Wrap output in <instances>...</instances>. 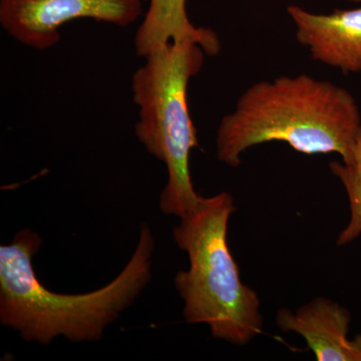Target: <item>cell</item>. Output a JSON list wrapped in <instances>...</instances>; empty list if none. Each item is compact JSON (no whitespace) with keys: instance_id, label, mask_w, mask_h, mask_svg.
<instances>
[{"instance_id":"6da1fadb","label":"cell","mask_w":361,"mask_h":361,"mask_svg":"<svg viewBox=\"0 0 361 361\" xmlns=\"http://www.w3.org/2000/svg\"><path fill=\"white\" fill-rule=\"evenodd\" d=\"M42 240L32 229L16 233L0 247V322L28 342L51 343L58 336L94 342L128 310L149 284L155 240L142 226L129 263L108 285L85 294L49 290L32 266Z\"/></svg>"},{"instance_id":"7a4b0ae2","label":"cell","mask_w":361,"mask_h":361,"mask_svg":"<svg viewBox=\"0 0 361 361\" xmlns=\"http://www.w3.org/2000/svg\"><path fill=\"white\" fill-rule=\"evenodd\" d=\"M361 130L360 106L344 87L307 75L262 80L248 87L217 132L218 159L241 165L247 149L286 142L304 155H350Z\"/></svg>"},{"instance_id":"3957f363","label":"cell","mask_w":361,"mask_h":361,"mask_svg":"<svg viewBox=\"0 0 361 361\" xmlns=\"http://www.w3.org/2000/svg\"><path fill=\"white\" fill-rule=\"evenodd\" d=\"M236 211L229 193L203 197L180 218L173 238L189 257V268L178 272L175 286L184 300L190 324H206L214 338L246 345L262 334L260 299L242 282L239 266L228 245L230 217Z\"/></svg>"},{"instance_id":"277c9868","label":"cell","mask_w":361,"mask_h":361,"mask_svg":"<svg viewBox=\"0 0 361 361\" xmlns=\"http://www.w3.org/2000/svg\"><path fill=\"white\" fill-rule=\"evenodd\" d=\"M205 54L192 42L159 44L145 56L144 65L132 78L133 99L139 108L135 135L167 167L161 212L180 219L203 198L195 190L190 173V155L199 141L187 94L190 80L203 68Z\"/></svg>"},{"instance_id":"5b68a950","label":"cell","mask_w":361,"mask_h":361,"mask_svg":"<svg viewBox=\"0 0 361 361\" xmlns=\"http://www.w3.org/2000/svg\"><path fill=\"white\" fill-rule=\"evenodd\" d=\"M142 0H0L2 28L20 44L47 51L59 39V28L89 18L127 27L139 20Z\"/></svg>"},{"instance_id":"8992f818","label":"cell","mask_w":361,"mask_h":361,"mask_svg":"<svg viewBox=\"0 0 361 361\" xmlns=\"http://www.w3.org/2000/svg\"><path fill=\"white\" fill-rule=\"evenodd\" d=\"M296 26V39L316 61L345 73L361 71V6L330 14L287 7Z\"/></svg>"},{"instance_id":"52a82bcc","label":"cell","mask_w":361,"mask_h":361,"mask_svg":"<svg viewBox=\"0 0 361 361\" xmlns=\"http://www.w3.org/2000/svg\"><path fill=\"white\" fill-rule=\"evenodd\" d=\"M350 322L348 308L324 297L295 312L282 308L276 316L277 326L302 336L318 361H361V334L349 338Z\"/></svg>"},{"instance_id":"ba28073f","label":"cell","mask_w":361,"mask_h":361,"mask_svg":"<svg viewBox=\"0 0 361 361\" xmlns=\"http://www.w3.org/2000/svg\"><path fill=\"white\" fill-rule=\"evenodd\" d=\"M149 8L135 37L137 56L145 58L157 45L192 42L200 45L207 56L221 51L219 37L211 28L194 25L187 14L186 0H142Z\"/></svg>"},{"instance_id":"9c48e42d","label":"cell","mask_w":361,"mask_h":361,"mask_svg":"<svg viewBox=\"0 0 361 361\" xmlns=\"http://www.w3.org/2000/svg\"><path fill=\"white\" fill-rule=\"evenodd\" d=\"M329 168L348 194L350 218L336 241L337 246H345L361 235V130L348 158L332 161Z\"/></svg>"},{"instance_id":"30bf717a","label":"cell","mask_w":361,"mask_h":361,"mask_svg":"<svg viewBox=\"0 0 361 361\" xmlns=\"http://www.w3.org/2000/svg\"><path fill=\"white\" fill-rule=\"evenodd\" d=\"M349 1L361 2V0H349Z\"/></svg>"}]
</instances>
